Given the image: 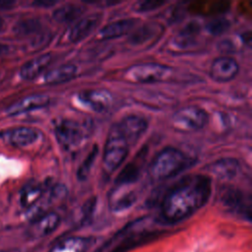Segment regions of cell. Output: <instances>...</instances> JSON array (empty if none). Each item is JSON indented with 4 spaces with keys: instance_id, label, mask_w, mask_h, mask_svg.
I'll list each match as a JSON object with an SVG mask.
<instances>
[{
    "instance_id": "obj_1",
    "label": "cell",
    "mask_w": 252,
    "mask_h": 252,
    "mask_svg": "<svg viewBox=\"0 0 252 252\" xmlns=\"http://www.w3.org/2000/svg\"><path fill=\"white\" fill-rule=\"evenodd\" d=\"M212 180L205 174L187 175L173 184L160 204V217L166 223L182 221L209 201Z\"/></svg>"
},
{
    "instance_id": "obj_2",
    "label": "cell",
    "mask_w": 252,
    "mask_h": 252,
    "mask_svg": "<svg viewBox=\"0 0 252 252\" xmlns=\"http://www.w3.org/2000/svg\"><path fill=\"white\" fill-rule=\"evenodd\" d=\"M189 164L190 158L182 151L166 147L160 150L151 161L149 174L154 180H166L185 170Z\"/></svg>"
},
{
    "instance_id": "obj_3",
    "label": "cell",
    "mask_w": 252,
    "mask_h": 252,
    "mask_svg": "<svg viewBox=\"0 0 252 252\" xmlns=\"http://www.w3.org/2000/svg\"><path fill=\"white\" fill-rule=\"evenodd\" d=\"M129 152V144L116 124L109 129L102 154L103 170L111 174L125 160Z\"/></svg>"
},
{
    "instance_id": "obj_4",
    "label": "cell",
    "mask_w": 252,
    "mask_h": 252,
    "mask_svg": "<svg viewBox=\"0 0 252 252\" xmlns=\"http://www.w3.org/2000/svg\"><path fill=\"white\" fill-rule=\"evenodd\" d=\"M172 69L160 63H139L129 67L125 72V78L134 83L150 84L165 80L171 74Z\"/></svg>"
},
{
    "instance_id": "obj_5",
    "label": "cell",
    "mask_w": 252,
    "mask_h": 252,
    "mask_svg": "<svg viewBox=\"0 0 252 252\" xmlns=\"http://www.w3.org/2000/svg\"><path fill=\"white\" fill-rule=\"evenodd\" d=\"M209 122V114L204 109L190 105L178 109L172 115L173 126L181 131H196L204 128Z\"/></svg>"
},
{
    "instance_id": "obj_6",
    "label": "cell",
    "mask_w": 252,
    "mask_h": 252,
    "mask_svg": "<svg viewBox=\"0 0 252 252\" xmlns=\"http://www.w3.org/2000/svg\"><path fill=\"white\" fill-rule=\"evenodd\" d=\"M54 135L59 145L67 151L78 148L84 139L81 125L77 121L68 118H63L56 123Z\"/></svg>"
},
{
    "instance_id": "obj_7",
    "label": "cell",
    "mask_w": 252,
    "mask_h": 252,
    "mask_svg": "<svg viewBox=\"0 0 252 252\" xmlns=\"http://www.w3.org/2000/svg\"><path fill=\"white\" fill-rule=\"evenodd\" d=\"M77 97L84 107L98 113L106 111L113 101L111 94L103 89L86 90L78 94Z\"/></svg>"
},
{
    "instance_id": "obj_8",
    "label": "cell",
    "mask_w": 252,
    "mask_h": 252,
    "mask_svg": "<svg viewBox=\"0 0 252 252\" xmlns=\"http://www.w3.org/2000/svg\"><path fill=\"white\" fill-rule=\"evenodd\" d=\"M220 201L229 212L250 220V203H246L242 191L234 187H224L220 193Z\"/></svg>"
},
{
    "instance_id": "obj_9",
    "label": "cell",
    "mask_w": 252,
    "mask_h": 252,
    "mask_svg": "<svg viewBox=\"0 0 252 252\" xmlns=\"http://www.w3.org/2000/svg\"><path fill=\"white\" fill-rule=\"evenodd\" d=\"M1 137L3 141L14 147L24 148L34 144L40 138V132L32 127L18 126L5 130Z\"/></svg>"
},
{
    "instance_id": "obj_10",
    "label": "cell",
    "mask_w": 252,
    "mask_h": 252,
    "mask_svg": "<svg viewBox=\"0 0 252 252\" xmlns=\"http://www.w3.org/2000/svg\"><path fill=\"white\" fill-rule=\"evenodd\" d=\"M116 125L130 145L136 143L142 137L148 129L149 122L143 116L132 114L122 118Z\"/></svg>"
},
{
    "instance_id": "obj_11",
    "label": "cell",
    "mask_w": 252,
    "mask_h": 252,
    "mask_svg": "<svg viewBox=\"0 0 252 252\" xmlns=\"http://www.w3.org/2000/svg\"><path fill=\"white\" fill-rule=\"evenodd\" d=\"M239 71L237 61L230 56H220L215 59L211 66V77L217 82H228Z\"/></svg>"
},
{
    "instance_id": "obj_12",
    "label": "cell",
    "mask_w": 252,
    "mask_h": 252,
    "mask_svg": "<svg viewBox=\"0 0 252 252\" xmlns=\"http://www.w3.org/2000/svg\"><path fill=\"white\" fill-rule=\"evenodd\" d=\"M50 98L48 95L43 94H34L22 97L21 99L12 103L6 110L10 116H15L30 112L35 109L43 108L49 104Z\"/></svg>"
},
{
    "instance_id": "obj_13",
    "label": "cell",
    "mask_w": 252,
    "mask_h": 252,
    "mask_svg": "<svg viewBox=\"0 0 252 252\" xmlns=\"http://www.w3.org/2000/svg\"><path fill=\"white\" fill-rule=\"evenodd\" d=\"M60 216L49 212L36 217L30 226L29 234L32 238H41L52 233L60 223Z\"/></svg>"
},
{
    "instance_id": "obj_14",
    "label": "cell",
    "mask_w": 252,
    "mask_h": 252,
    "mask_svg": "<svg viewBox=\"0 0 252 252\" xmlns=\"http://www.w3.org/2000/svg\"><path fill=\"white\" fill-rule=\"evenodd\" d=\"M101 20L100 14H92L81 18L67 32V39L70 42H79L90 35Z\"/></svg>"
},
{
    "instance_id": "obj_15",
    "label": "cell",
    "mask_w": 252,
    "mask_h": 252,
    "mask_svg": "<svg viewBox=\"0 0 252 252\" xmlns=\"http://www.w3.org/2000/svg\"><path fill=\"white\" fill-rule=\"evenodd\" d=\"M129 186H118L109 197V209L115 214L129 210L138 200L135 190L128 189Z\"/></svg>"
},
{
    "instance_id": "obj_16",
    "label": "cell",
    "mask_w": 252,
    "mask_h": 252,
    "mask_svg": "<svg viewBox=\"0 0 252 252\" xmlns=\"http://www.w3.org/2000/svg\"><path fill=\"white\" fill-rule=\"evenodd\" d=\"M94 243V238L73 235L57 241L48 252H87Z\"/></svg>"
},
{
    "instance_id": "obj_17",
    "label": "cell",
    "mask_w": 252,
    "mask_h": 252,
    "mask_svg": "<svg viewBox=\"0 0 252 252\" xmlns=\"http://www.w3.org/2000/svg\"><path fill=\"white\" fill-rule=\"evenodd\" d=\"M210 171L220 180H230L239 173L240 163L233 158H221L210 165Z\"/></svg>"
},
{
    "instance_id": "obj_18",
    "label": "cell",
    "mask_w": 252,
    "mask_h": 252,
    "mask_svg": "<svg viewBox=\"0 0 252 252\" xmlns=\"http://www.w3.org/2000/svg\"><path fill=\"white\" fill-rule=\"evenodd\" d=\"M52 55L44 53L27 61L20 69V76L24 80H33L39 76L50 64Z\"/></svg>"
},
{
    "instance_id": "obj_19",
    "label": "cell",
    "mask_w": 252,
    "mask_h": 252,
    "mask_svg": "<svg viewBox=\"0 0 252 252\" xmlns=\"http://www.w3.org/2000/svg\"><path fill=\"white\" fill-rule=\"evenodd\" d=\"M137 19H122L112 23H109L102 27L98 32V37L101 39H112L115 37H120L128 32H130L136 23Z\"/></svg>"
},
{
    "instance_id": "obj_20",
    "label": "cell",
    "mask_w": 252,
    "mask_h": 252,
    "mask_svg": "<svg viewBox=\"0 0 252 252\" xmlns=\"http://www.w3.org/2000/svg\"><path fill=\"white\" fill-rule=\"evenodd\" d=\"M78 68L76 65L67 63L46 72L43 76V83L46 85H59L71 81L77 74Z\"/></svg>"
},
{
    "instance_id": "obj_21",
    "label": "cell",
    "mask_w": 252,
    "mask_h": 252,
    "mask_svg": "<svg viewBox=\"0 0 252 252\" xmlns=\"http://www.w3.org/2000/svg\"><path fill=\"white\" fill-rule=\"evenodd\" d=\"M200 32V26L196 22L185 25L173 38V45L177 48H187L196 43V37Z\"/></svg>"
},
{
    "instance_id": "obj_22",
    "label": "cell",
    "mask_w": 252,
    "mask_h": 252,
    "mask_svg": "<svg viewBox=\"0 0 252 252\" xmlns=\"http://www.w3.org/2000/svg\"><path fill=\"white\" fill-rule=\"evenodd\" d=\"M84 13V8L76 4H65L54 10L52 17L58 23H72Z\"/></svg>"
},
{
    "instance_id": "obj_23",
    "label": "cell",
    "mask_w": 252,
    "mask_h": 252,
    "mask_svg": "<svg viewBox=\"0 0 252 252\" xmlns=\"http://www.w3.org/2000/svg\"><path fill=\"white\" fill-rule=\"evenodd\" d=\"M43 188L41 185L37 183H30L26 187L23 188L20 196L21 205L24 208H32L35 206V204L42 197Z\"/></svg>"
},
{
    "instance_id": "obj_24",
    "label": "cell",
    "mask_w": 252,
    "mask_h": 252,
    "mask_svg": "<svg viewBox=\"0 0 252 252\" xmlns=\"http://www.w3.org/2000/svg\"><path fill=\"white\" fill-rule=\"evenodd\" d=\"M140 176V167L139 165L132 161L127 163L123 169L119 172L115 179L117 186H129L138 180Z\"/></svg>"
},
{
    "instance_id": "obj_25",
    "label": "cell",
    "mask_w": 252,
    "mask_h": 252,
    "mask_svg": "<svg viewBox=\"0 0 252 252\" xmlns=\"http://www.w3.org/2000/svg\"><path fill=\"white\" fill-rule=\"evenodd\" d=\"M40 30V22L37 19H25L17 22L13 28V32L19 36H26Z\"/></svg>"
},
{
    "instance_id": "obj_26",
    "label": "cell",
    "mask_w": 252,
    "mask_h": 252,
    "mask_svg": "<svg viewBox=\"0 0 252 252\" xmlns=\"http://www.w3.org/2000/svg\"><path fill=\"white\" fill-rule=\"evenodd\" d=\"M97 155H98V147L94 145L92 148V150L89 152L88 156L83 160V162L81 163L80 167L77 170V177L80 181H85L89 177Z\"/></svg>"
},
{
    "instance_id": "obj_27",
    "label": "cell",
    "mask_w": 252,
    "mask_h": 252,
    "mask_svg": "<svg viewBox=\"0 0 252 252\" xmlns=\"http://www.w3.org/2000/svg\"><path fill=\"white\" fill-rule=\"evenodd\" d=\"M157 33V27L154 25H144L136 30L129 37V41L134 44H142L150 40Z\"/></svg>"
},
{
    "instance_id": "obj_28",
    "label": "cell",
    "mask_w": 252,
    "mask_h": 252,
    "mask_svg": "<svg viewBox=\"0 0 252 252\" xmlns=\"http://www.w3.org/2000/svg\"><path fill=\"white\" fill-rule=\"evenodd\" d=\"M230 24L229 21L225 18H217L209 22L206 26L208 32L214 35H219L223 33L226 30H228Z\"/></svg>"
},
{
    "instance_id": "obj_29",
    "label": "cell",
    "mask_w": 252,
    "mask_h": 252,
    "mask_svg": "<svg viewBox=\"0 0 252 252\" xmlns=\"http://www.w3.org/2000/svg\"><path fill=\"white\" fill-rule=\"evenodd\" d=\"M163 1H141L137 2L134 5V10L137 12H148L155 9H158L161 5H163Z\"/></svg>"
},
{
    "instance_id": "obj_30",
    "label": "cell",
    "mask_w": 252,
    "mask_h": 252,
    "mask_svg": "<svg viewBox=\"0 0 252 252\" xmlns=\"http://www.w3.org/2000/svg\"><path fill=\"white\" fill-rule=\"evenodd\" d=\"M67 193V188L65 185L63 184H56L55 186H53L51 188V192H50V198L51 199H61L63 198Z\"/></svg>"
},
{
    "instance_id": "obj_31",
    "label": "cell",
    "mask_w": 252,
    "mask_h": 252,
    "mask_svg": "<svg viewBox=\"0 0 252 252\" xmlns=\"http://www.w3.org/2000/svg\"><path fill=\"white\" fill-rule=\"evenodd\" d=\"M15 4H16L15 1L0 0V11H7V10H10V9H13Z\"/></svg>"
},
{
    "instance_id": "obj_32",
    "label": "cell",
    "mask_w": 252,
    "mask_h": 252,
    "mask_svg": "<svg viewBox=\"0 0 252 252\" xmlns=\"http://www.w3.org/2000/svg\"><path fill=\"white\" fill-rule=\"evenodd\" d=\"M56 2L55 1H49V0H47V1H43V0H40V1H35V2H33V5H35V6H39V7H49V6H52V5H54Z\"/></svg>"
},
{
    "instance_id": "obj_33",
    "label": "cell",
    "mask_w": 252,
    "mask_h": 252,
    "mask_svg": "<svg viewBox=\"0 0 252 252\" xmlns=\"http://www.w3.org/2000/svg\"><path fill=\"white\" fill-rule=\"evenodd\" d=\"M6 48H7V47H6L4 44L0 43V56H1L5 51H6Z\"/></svg>"
},
{
    "instance_id": "obj_34",
    "label": "cell",
    "mask_w": 252,
    "mask_h": 252,
    "mask_svg": "<svg viewBox=\"0 0 252 252\" xmlns=\"http://www.w3.org/2000/svg\"><path fill=\"white\" fill-rule=\"evenodd\" d=\"M4 27H5V21L0 17V32L4 29Z\"/></svg>"
}]
</instances>
